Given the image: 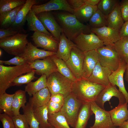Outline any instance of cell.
<instances>
[{"label":"cell","mask_w":128,"mask_h":128,"mask_svg":"<svg viewBox=\"0 0 128 128\" xmlns=\"http://www.w3.org/2000/svg\"><path fill=\"white\" fill-rule=\"evenodd\" d=\"M47 85L51 95L60 93L64 98L72 92L73 82L58 72L47 78Z\"/></svg>","instance_id":"8992f818"},{"label":"cell","mask_w":128,"mask_h":128,"mask_svg":"<svg viewBox=\"0 0 128 128\" xmlns=\"http://www.w3.org/2000/svg\"><path fill=\"white\" fill-rule=\"evenodd\" d=\"M28 36V34L19 32L0 39V47L10 55L19 56L23 53L29 42Z\"/></svg>","instance_id":"277c9868"},{"label":"cell","mask_w":128,"mask_h":128,"mask_svg":"<svg viewBox=\"0 0 128 128\" xmlns=\"http://www.w3.org/2000/svg\"><path fill=\"white\" fill-rule=\"evenodd\" d=\"M128 104L119 105L109 111L111 118L114 125L119 127L128 119Z\"/></svg>","instance_id":"7402d4cb"},{"label":"cell","mask_w":128,"mask_h":128,"mask_svg":"<svg viewBox=\"0 0 128 128\" xmlns=\"http://www.w3.org/2000/svg\"><path fill=\"white\" fill-rule=\"evenodd\" d=\"M28 64L35 70L36 73L39 75H45L47 78L53 73L58 72L56 66L50 56Z\"/></svg>","instance_id":"2e32d148"},{"label":"cell","mask_w":128,"mask_h":128,"mask_svg":"<svg viewBox=\"0 0 128 128\" xmlns=\"http://www.w3.org/2000/svg\"><path fill=\"white\" fill-rule=\"evenodd\" d=\"M96 50L99 55V62L102 66L112 71L118 69L122 60L113 45H104Z\"/></svg>","instance_id":"52a82bcc"},{"label":"cell","mask_w":128,"mask_h":128,"mask_svg":"<svg viewBox=\"0 0 128 128\" xmlns=\"http://www.w3.org/2000/svg\"><path fill=\"white\" fill-rule=\"evenodd\" d=\"M97 9V5L92 6L85 4L74 11V14L80 22L86 23L89 21Z\"/></svg>","instance_id":"83f0119b"},{"label":"cell","mask_w":128,"mask_h":128,"mask_svg":"<svg viewBox=\"0 0 128 128\" xmlns=\"http://www.w3.org/2000/svg\"><path fill=\"white\" fill-rule=\"evenodd\" d=\"M105 87L82 78L73 82L72 92L83 103L95 101L101 91Z\"/></svg>","instance_id":"7a4b0ae2"},{"label":"cell","mask_w":128,"mask_h":128,"mask_svg":"<svg viewBox=\"0 0 128 128\" xmlns=\"http://www.w3.org/2000/svg\"><path fill=\"white\" fill-rule=\"evenodd\" d=\"M26 20L27 22L28 28L30 30L43 33L53 36L46 29L31 9L27 15Z\"/></svg>","instance_id":"4316f807"},{"label":"cell","mask_w":128,"mask_h":128,"mask_svg":"<svg viewBox=\"0 0 128 128\" xmlns=\"http://www.w3.org/2000/svg\"><path fill=\"white\" fill-rule=\"evenodd\" d=\"M99 58L96 50L84 53L82 78L87 79L90 76L96 65L99 62Z\"/></svg>","instance_id":"ffe728a7"},{"label":"cell","mask_w":128,"mask_h":128,"mask_svg":"<svg viewBox=\"0 0 128 128\" xmlns=\"http://www.w3.org/2000/svg\"><path fill=\"white\" fill-rule=\"evenodd\" d=\"M119 32L121 37H128V20L124 22Z\"/></svg>","instance_id":"f907efd6"},{"label":"cell","mask_w":128,"mask_h":128,"mask_svg":"<svg viewBox=\"0 0 128 128\" xmlns=\"http://www.w3.org/2000/svg\"><path fill=\"white\" fill-rule=\"evenodd\" d=\"M36 15L46 29L59 43L63 32L53 14L50 12H45Z\"/></svg>","instance_id":"7c38bea8"},{"label":"cell","mask_w":128,"mask_h":128,"mask_svg":"<svg viewBox=\"0 0 128 128\" xmlns=\"http://www.w3.org/2000/svg\"><path fill=\"white\" fill-rule=\"evenodd\" d=\"M127 64L125 62L121 61L118 69L112 71L109 76V80L112 84L118 87L119 90L123 95L126 102L128 104V93L125 87L123 80V75Z\"/></svg>","instance_id":"ac0fdd59"},{"label":"cell","mask_w":128,"mask_h":128,"mask_svg":"<svg viewBox=\"0 0 128 128\" xmlns=\"http://www.w3.org/2000/svg\"><path fill=\"white\" fill-rule=\"evenodd\" d=\"M83 102L71 92L66 96L60 111L71 127L74 128Z\"/></svg>","instance_id":"5b68a950"},{"label":"cell","mask_w":128,"mask_h":128,"mask_svg":"<svg viewBox=\"0 0 128 128\" xmlns=\"http://www.w3.org/2000/svg\"><path fill=\"white\" fill-rule=\"evenodd\" d=\"M51 94L47 88H44L30 98L29 103L35 108L46 105L50 101Z\"/></svg>","instance_id":"cb8c5ba5"},{"label":"cell","mask_w":128,"mask_h":128,"mask_svg":"<svg viewBox=\"0 0 128 128\" xmlns=\"http://www.w3.org/2000/svg\"><path fill=\"white\" fill-rule=\"evenodd\" d=\"M49 128H54L53 126H51Z\"/></svg>","instance_id":"9f6ffc18"},{"label":"cell","mask_w":128,"mask_h":128,"mask_svg":"<svg viewBox=\"0 0 128 128\" xmlns=\"http://www.w3.org/2000/svg\"><path fill=\"white\" fill-rule=\"evenodd\" d=\"M56 53V52L38 49L30 42L26 46L23 53L19 56L25 58L29 63L37 59H43L55 55Z\"/></svg>","instance_id":"e0dca14e"},{"label":"cell","mask_w":128,"mask_h":128,"mask_svg":"<svg viewBox=\"0 0 128 128\" xmlns=\"http://www.w3.org/2000/svg\"><path fill=\"white\" fill-rule=\"evenodd\" d=\"M23 5L8 12L0 14V25L1 28L11 27L16 19L17 13Z\"/></svg>","instance_id":"1f68e13d"},{"label":"cell","mask_w":128,"mask_h":128,"mask_svg":"<svg viewBox=\"0 0 128 128\" xmlns=\"http://www.w3.org/2000/svg\"><path fill=\"white\" fill-rule=\"evenodd\" d=\"M15 128H30L25 115L20 114L12 117Z\"/></svg>","instance_id":"b9f144b4"},{"label":"cell","mask_w":128,"mask_h":128,"mask_svg":"<svg viewBox=\"0 0 128 128\" xmlns=\"http://www.w3.org/2000/svg\"><path fill=\"white\" fill-rule=\"evenodd\" d=\"M113 46L122 61L128 63V37H121Z\"/></svg>","instance_id":"f546056e"},{"label":"cell","mask_w":128,"mask_h":128,"mask_svg":"<svg viewBox=\"0 0 128 128\" xmlns=\"http://www.w3.org/2000/svg\"><path fill=\"white\" fill-rule=\"evenodd\" d=\"M46 105L47 107L48 114H52L59 112L63 105L50 100L48 103Z\"/></svg>","instance_id":"7dc6e473"},{"label":"cell","mask_w":128,"mask_h":128,"mask_svg":"<svg viewBox=\"0 0 128 128\" xmlns=\"http://www.w3.org/2000/svg\"><path fill=\"white\" fill-rule=\"evenodd\" d=\"M113 96L118 99V105L123 104L126 102L124 96L119 89H117L116 86L110 83L100 92L95 102L98 106L105 109V103L107 101L110 103V100Z\"/></svg>","instance_id":"4fadbf2b"},{"label":"cell","mask_w":128,"mask_h":128,"mask_svg":"<svg viewBox=\"0 0 128 128\" xmlns=\"http://www.w3.org/2000/svg\"><path fill=\"white\" fill-rule=\"evenodd\" d=\"M91 107L95 116L93 125L90 128H116L112 121L109 111L98 106L95 101L91 102Z\"/></svg>","instance_id":"30bf717a"},{"label":"cell","mask_w":128,"mask_h":128,"mask_svg":"<svg viewBox=\"0 0 128 128\" xmlns=\"http://www.w3.org/2000/svg\"><path fill=\"white\" fill-rule=\"evenodd\" d=\"M48 121L54 128H71L65 118L60 111L48 114Z\"/></svg>","instance_id":"d590c367"},{"label":"cell","mask_w":128,"mask_h":128,"mask_svg":"<svg viewBox=\"0 0 128 128\" xmlns=\"http://www.w3.org/2000/svg\"><path fill=\"white\" fill-rule=\"evenodd\" d=\"M53 15L66 37L73 41L80 34L90 33V26L79 21L74 14L65 12L54 13Z\"/></svg>","instance_id":"6da1fadb"},{"label":"cell","mask_w":128,"mask_h":128,"mask_svg":"<svg viewBox=\"0 0 128 128\" xmlns=\"http://www.w3.org/2000/svg\"><path fill=\"white\" fill-rule=\"evenodd\" d=\"M89 22L91 28H97L107 26V16L98 9Z\"/></svg>","instance_id":"74e56055"},{"label":"cell","mask_w":128,"mask_h":128,"mask_svg":"<svg viewBox=\"0 0 128 128\" xmlns=\"http://www.w3.org/2000/svg\"><path fill=\"white\" fill-rule=\"evenodd\" d=\"M91 30L105 46L113 45L121 37L119 30L107 26L97 28H91Z\"/></svg>","instance_id":"9a60e30c"},{"label":"cell","mask_w":128,"mask_h":128,"mask_svg":"<svg viewBox=\"0 0 128 128\" xmlns=\"http://www.w3.org/2000/svg\"><path fill=\"white\" fill-rule=\"evenodd\" d=\"M35 70L27 73L25 74L21 75L16 78L12 82L11 87L14 86H20L23 84H27L37 78L35 76Z\"/></svg>","instance_id":"60d3db41"},{"label":"cell","mask_w":128,"mask_h":128,"mask_svg":"<svg viewBox=\"0 0 128 128\" xmlns=\"http://www.w3.org/2000/svg\"><path fill=\"white\" fill-rule=\"evenodd\" d=\"M22 108L30 128H40L39 124L35 116L32 106L28 102Z\"/></svg>","instance_id":"8d00e7d4"},{"label":"cell","mask_w":128,"mask_h":128,"mask_svg":"<svg viewBox=\"0 0 128 128\" xmlns=\"http://www.w3.org/2000/svg\"><path fill=\"white\" fill-rule=\"evenodd\" d=\"M73 41L84 53L96 50L104 45L98 36L92 32L89 34L81 33Z\"/></svg>","instance_id":"ba28073f"},{"label":"cell","mask_w":128,"mask_h":128,"mask_svg":"<svg viewBox=\"0 0 128 128\" xmlns=\"http://www.w3.org/2000/svg\"><path fill=\"white\" fill-rule=\"evenodd\" d=\"M35 117L39 124L40 128H49L51 126L48 121V112L46 105L33 108Z\"/></svg>","instance_id":"836d02e7"},{"label":"cell","mask_w":128,"mask_h":128,"mask_svg":"<svg viewBox=\"0 0 128 128\" xmlns=\"http://www.w3.org/2000/svg\"><path fill=\"white\" fill-rule=\"evenodd\" d=\"M100 0H85V4L95 6L97 5Z\"/></svg>","instance_id":"816d5d0a"},{"label":"cell","mask_w":128,"mask_h":128,"mask_svg":"<svg viewBox=\"0 0 128 128\" xmlns=\"http://www.w3.org/2000/svg\"><path fill=\"white\" fill-rule=\"evenodd\" d=\"M112 72L109 68L102 66L99 62L87 79L91 82L106 87L110 83L109 77Z\"/></svg>","instance_id":"d6986e66"},{"label":"cell","mask_w":128,"mask_h":128,"mask_svg":"<svg viewBox=\"0 0 128 128\" xmlns=\"http://www.w3.org/2000/svg\"><path fill=\"white\" fill-rule=\"evenodd\" d=\"M116 128H121L120 127H116Z\"/></svg>","instance_id":"6f0895ef"},{"label":"cell","mask_w":128,"mask_h":128,"mask_svg":"<svg viewBox=\"0 0 128 128\" xmlns=\"http://www.w3.org/2000/svg\"><path fill=\"white\" fill-rule=\"evenodd\" d=\"M121 128H128V119L124 122L119 127Z\"/></svg>","instance_id":"db71d44e"},{"label":"cell","mask_w":128,"mask_h":128,"mask_svg":"<svg viewBox=\"0 0 128 128\" xmlns=\"http://www.w3.org/2000/svg\"><path fill=\"white\" fill-rule=\"evenodd\" d=\"M92 114L91 109V102L83 103L74 128H86L88 121Z\"/></svg>","instance_id":"484cf974"},{"label":"cell","mask_w":128,"mask_h":128,"mask_svg":"<svg viewBox=\"0 0 128 128\" xmlns=\"http://www.w3.org/2000/svg\"><path fill=\"white\" fill-rule=\"evenodd\" d=\"M107 26L120 31L124 22L120 11L119 3L107 16Z\"/></svg>","instance_id":"d4e9b609"},{"label":"cell","mask_w":128,"mask_h":128,"mask_svg":"<svg viewBox=\"0 0 128 128\" xmlns=\"http://www.w3.org/2000/svg\"><path fill=\"white\" fill-rule=\"evenodd\" d=\"M26 92L25 91L21 89L15 92L12 105V110L13 116L20 114V108L25 105L27 102Z\"/></svg>","instance_id":"4dcf8cb0"},{"label":"cell","mask_w":128,"mask_h":128,"mask_svg":"<svg viewBox=\"0 0 128 128\" xmlns=\"http://www.w3.org/2000/svg\"><path fill=\"white\" fill-rule=\"evenodd\" d=\"M26 0H0V14L10 11L23 5Z\"/></svg>","instance_id":"f35d334b"},{"label":"cell","mask_w":128,"mask_h":128,"mask_svg":"<svg viewBox=\"0 0 128 128\" xmlns=\"http://www.w3.org/2000/svg\"><path fill=\"white\" fill-rule=\"evenodd\" d=\"M38 2L36 0H26L18 12L15 21L11 27L20 30L26 21V17L28 13L31 9L32 6L37 5Z\"/></svg>","instance_id":"603a6c76"},{"label":"cell","mask_w":128,"mask_h":128,"mask_svg":"<svg viewBox=\"0 0 128 128\" xmlns=\"http://www.w3.org/2000/svg\"><path fill=\"white\" fill-rule=\"evenodd\" d=\"M2 55V51L0 49V56L1 57Z\"/></svg>","instance_id":"11a10c76"},{"label":"cell","mask_w":128,"mask_h":128,"mask_svg":"<svg viewBox=\"0 0 128 128\" xmlns=\"http://www.w3.org/2000/svg\"><path fill=\"white\" fill-rule=\"evenodd\" d=\"M64 95L60 93L51 95L50 100L53 102L63 105L64 101Z\"/></svg>","instance_id":"681fc988"},{"label":"cell","mask_w":128,"mask_h":128,"mask_svg":"<svg viewBox=\"0 0 128 128\" xmlns=\"http://www.w3.org/2000/svg\"><path fill=\"white\" fill-rule=\"evenodd\" d=\"M67 1L74 11L85 4V0H68Z\"/></svg>","instance_id":"c3c4849f"},{"label":"cell","mask_w":128,"mask_h":128,"mask_svg":"<svg viewBox=\"0 0 128 128\" xmlns=\"http://www.w3.org/2000/svg\"><path fill=\"white\" fill-rule=\"evenodd\" d=\"M50 57L56 66L58 72L73 82L76 81L77 79L68 67L65 61L57 57L55 55Z\"/></svg>","instance_id":"d6a6232c"},{"label":"cell","mask_w":128,"mask_h":128,"mask_svg":"<svg viewBox=\"0 0 128 128\" xmlns=\"http://www.w3.org/2000/svg\"><path fill=\"white\" fill-rule=\"evenodd\" d=\"M20 30L10 27L0 29V39L14 35L20 32Z\"/></svg>","instance_id":"f6af8a7d"},{"label":"cell","mask_w":128,"mask_h":128,"mask_svg":"<svg viewBox=\"0 0 128 128\" xmlns=\"http://www.w3.org/2000/svg\"><path fill=\"white\" fill-rule=\"evenodd\" d=\"M121 15L124 21L128 20V0H123L119 3Z\"/></svg>","instance_id":"bcb514c9"},{"label":"cell","mask_w":128,"mask_h":128,"mask_svg":"<svg viewBox=\"0 0 128 128\" xmlns=\"http://www.w3.org/2000/svg\"><path fill=\"white\" fill-rule=\"evenodd\" d=\"M31 10L36 15L42 12L52 10L65 11L73 14L74 12L66 0H51L43 4L34 5Z\"/></svg>","instance_id":"8fae6325"},{"label":"cell","mask_w":128,"mask_h":128,"mask_svg":"<svg viewBox=\"0 0 128 128\" xmlns=\"http://www.w3.org/2000/svg\"><path fill=\"white\" fill-rule=\"evenodd\" d=\"M84 53L77 46L71 50L70 56L65 61L70 70L77 80L82 78Z\"/></svg>","instance_id":"9c48e42d"},{"label":"cell","mask_w":128,"mask_h":128,"mask_svg":"<svg viewBox=\"0 0 128 128\" xmlns=\"http://www.w3.org/2000/svg\"><path fill=\"white\" fill-rule=\"evenodd\" d=\"M119 3L117 0H100L97 5V8L107 16Z\"/></svg>","instance_id":"ab89813d"},{"label":"cell","mask_w":128,"mask_h":128,"mask_svg":"<svg viewBox=\"0 0 128 128\" xmlns=\"http://www.w3.org/2000/svg\"><path fill=\"white\" fill-rule=\"evenodd\" d=\"M31 37L37 47L46 50L57 52L59 42L53 36L38 32H34Z\"/></svg>","instance_id":"5bb4252c"},{"label":"cell","mask_w":128,"mask_h":128,"mask_svg":"<svg viewBox=\"0 0 128 128\" xmlns=\"http://www.w3.org/2000/svg\"><path fill=\"white\" fill-rule=\"evenodd\" d=\"M28 63L18 66H7L0 65V96L11 87L14 80L18 76L33 70Z\"/></svg>","instance_id":"3957f363"},{"label":"cell","mask_w":128,"mask_h":128,"mask_svg":"<svg viewBox=\"0 0 128 128\" xmlns=\"http://www.w3.org/2000/svg\"><path fill=\"white\" fill-rule=\"evenodd\" d=\"M28 63L24 58L19 56H16L11 59L7 60H0V64L14 65L16 66L21 65Z\"/></svg>","instance_id":"7bdbcfd3"},{"label":"cell","mask_w":128,"mask_h":128,"mask_svg":"<svg viewBox=\"0 0 128 128\" xmlns=\"http://www.w3.org/2000/svg\"><path fill=\"white\" fill-rule=\"evenodd\" d=\"M125 73L124 79L128 83V63L127 64Z\"/></svg>","instance_id":"f5cc1de1"},{"label":"cell","mask_w":128,"mask_h":128,"mask_svg":"<svg viewBox=\"0 0 128 128\" xmlns=\"http://www.w3.org/2000/svg\"><path fill=\"white\" fill-rule=\"evenodd\" d=\"M76 46V45L73 41L68 38L62 32L60 36L58 49L55 55L65 61L69 57L72 48Z\"/></svg>","instance_id":"44dd1931"},{"label":"cell","mask_w":128,"mask_h":128,"mask_svg":"<svg viewBox=\"0 0 128 128\" xmlns=\"http://www.w3.org/2000/svg\"><path fill=\"white\" fill-rule=\"evenodd\" d=\"M0 120L2 123L3 128H15L12 117L5 113H1Z\"/></svg>","instance_id":"ee69618b"},{"label":"cell","mask_w":128,"mask_h":128,"mask_svg":"<svg viewBox=\"0 0 128 128\" xmlns=\"http://www.w3.org/2000/svg\"><path fill=\"white\" fill-rule=\"evenodd\" d=\"M14 93L9 94L6 92L0 96V112H4L9 116H13L12 111V105Z\"/></svg>","instance_id":"e575fe53"},{"label":"cell","mask_w":128,"mask_h":128,"mask_svg":"<svg viewBox=\"0 0 128 128\" xmlns=\"http://www.w3.org/2000/svg\"><path fill=\"white\" fill-rule=\"evenodd\" d=\"M47 77L42 75L36 81L31 82L25 87L24 91L29 96H32L33 94L42 89L47 87Z\"/></svg>","instance_id":"f1b7e54d"}]
</instances>
